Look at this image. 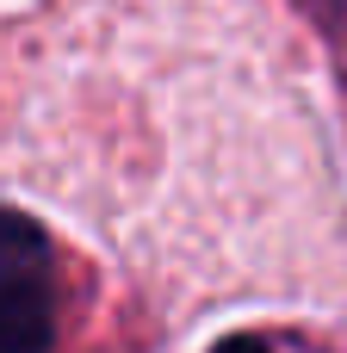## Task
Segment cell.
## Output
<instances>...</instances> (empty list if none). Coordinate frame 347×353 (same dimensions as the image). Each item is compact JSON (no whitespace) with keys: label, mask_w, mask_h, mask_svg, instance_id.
Returning a JSON list of instances; mask_svg holds the SVG:
<instances>
[{"label":"cell","mask_w":347,"mask_h":353,"mask_svg":"<svg viewBox=\"0 0 347 353\" xmlns=\"http://www.w3.org/2000/svg\"><path fill=\"white\" fill-rule=\"evenodd\" d=\"M56 341V248L50 236L0 211V353H50Z\"/></svg>","instance_id":"obj_1"},{"label":"cell","mask_w":347,"mask_h":353,"mask_svg":"<svg viewBox=\"0 0 347 353\" xmlns=\"http://www.w3.org/2000/svg\"><path fill=\"white\" fill-rule=\"evenodd\" d=\"M217 353H267L261 341H230V347H217Z\"/></svg>","instance_id":"obj_2"}]
</instances>
